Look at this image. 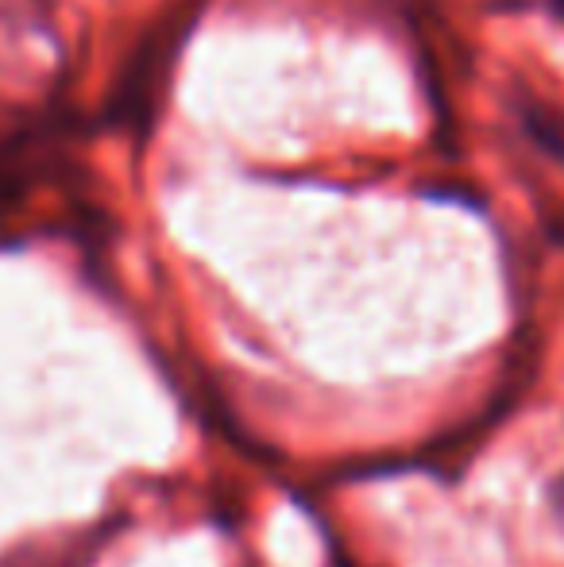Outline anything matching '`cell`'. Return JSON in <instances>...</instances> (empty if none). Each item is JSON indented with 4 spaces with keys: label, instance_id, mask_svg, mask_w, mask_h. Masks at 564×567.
Listing matches in <instances>:
<instances>
[{
    "label": "cell",
    "instance_id": "obj_1",
    "mask_svg": "<svg viewBox=\"0 0 564 567\" xmlns=\"http://www.w3.org/2000/svg\"><path fill=\"white\" fill-rule=\"evenodd\" d=\"M197 16H202V0H186V4L166 12L143 35V43L129 59L121 82H116L113 97H109V113H105L109 127L132 135V140H147L158 120V109H163V93L171 85L178 51L186 47V35Z\"/></svg>",
    "mask_w": 564,
    "mask_h": 567
},
{
    "label": "cell",
    "instance_id": "obj_2",
    "mask_svg": "<svg viewBox=\"0 0 564 567\" xmlns=\"http://www.w3.org/2000/svg\"><path fill=\"white\" fill-rule=\"evenodd\" d=\"M74 135V120L59 109L0 127V225H8L39 186L66 182L74 174L66 151Z\"/></svg>",
    "mask_w": 564,
    "mask_h": 567
},
{
    "label": "cell",
    "instance_id": "obj_3",
    "mask_svg": "<svg viewBox=\"0 0 564 567\" xmlns=\"http://www.w3.org/2000/svg\"><path fill=\"white\" fill-rule=\"evenodd\" d=\"M522 124H526V132L534 135L537 147H545L550 155H557L561 163H564V124L550 113V109L526 105V113H522Z\"/></svg>",
    "mask_w": 564,
    "mask_h": 567
},
{
    "label": "cell",
    "instance_id": "obj_4",
    "mask_svg": "<svg viewBox=\"0 0 564 567\" xmlns=\"http://www.w3.org/2000/svg\"><path fill=\"white\" fill-rule=\"evenodd\" d=\"M553 8H557V16L564 20V0H553Z\"/></svg>",
    "mask_w": 564,
    "mask_h": 567
}]
</instances>
